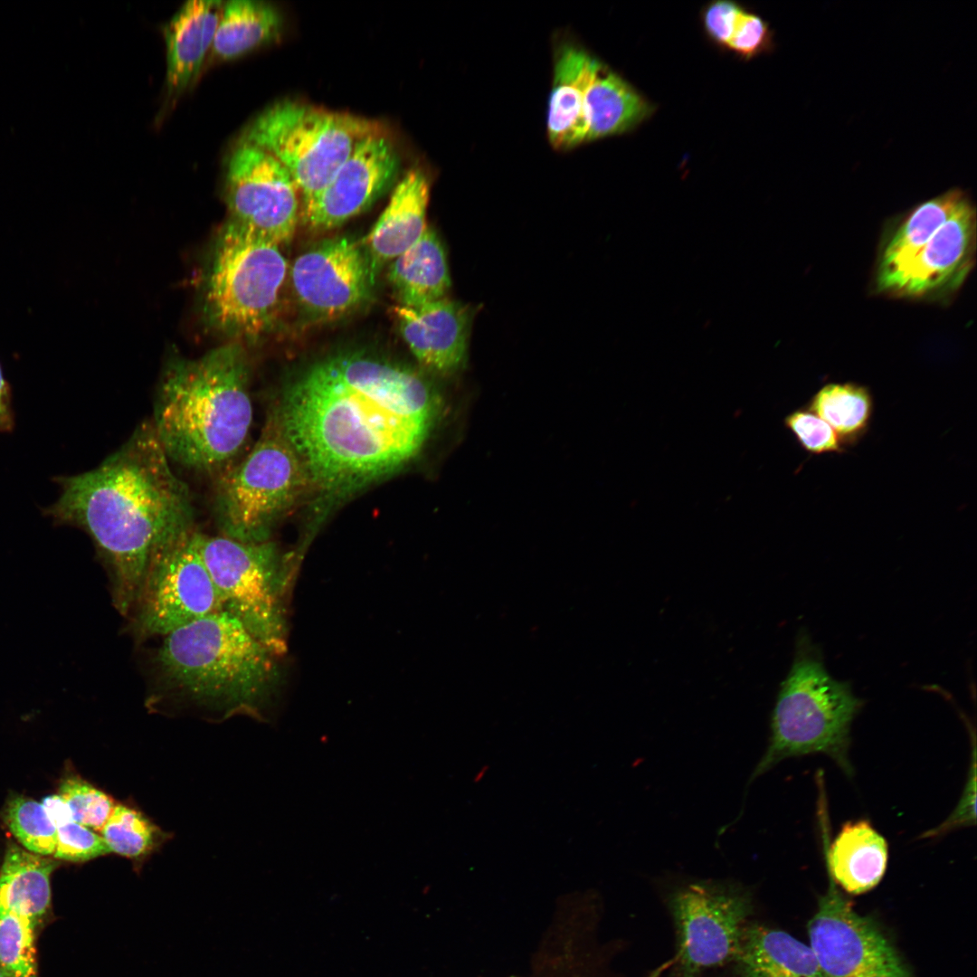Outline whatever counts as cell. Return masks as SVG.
<instances>
[{
    "mask_svg": "<svg viewBox=\"0 0 977 977\" xmlns=\"http://www.w3.org/2000/svg\"><path fill=\"white\" fill-rule=\"evenodd\" d=\"M440 409L417 372L364 353L312 365L275 407L312 488L340 497L391 474L422 449Z\"/></svg>",
    "mask_w": 977,
    "mask_h": 977,
    "instance_id": "cell-1",
    "label": "cell"
},
{
    "mask_svg": "<svg viewBox=\"0 0 977 977\" xmlns=\"http://www.w3.org/2000/svg\"><path fill=\"white\" fill-rule=\"evenodd\" d=\"M171 463L152 423L143 422L93 470L57 478L60 494L45 510L90 536L123 616L134 607L154 551L194 528L191 491Z\"/></svg>",
    "mask_w": 977,
    "mask_h": 977,
    "instance_id": "cell-2",
    "label": "cell"
},
{
    "mask_svg": "<svg viewBox=\"0 0 977 977\" xmlns=\"http://www.w3.org/2000/svg\"><path fill=\"white\" fill-rule=\"evenodd\" d=\"M276 654L222 610L163 637L152 658L153 709L262 719L281 681Z\"/></svg>",
    "mask_w": 977,
    "mask_h": 977,
    "instance_id": "cell-3",
    "label": "cell"
},
{
    "mask_svg": "<svg viewBox=\"0 0 977 977\" xmlns=\"http://www.w3.org/2000/svg\"><path fill=\"white\" fill-rule=\"evenodd\" d=\"M252 413L246 359L230 343L168 365L151 423L172 463L218 478L242 450Z\"/></svg>",
    "mask_w": 977,
    "mask_h": 977,
    "instance_id": "cell-4",
    "label": "cell"
},
{
    "mask_svg": "<svg viewBox=\"0 0 977 977\" xmlns=\"http://www.w3.org/2000/svg\"><path fill=\"white\" fill-rule=\"evenodd\" d=\"M862 705L849 682L829 674L809 637L800 636L772 715L769 745L748 785L786 758L812 754L829 756L853 775L850 727Z\"/></svg>",
    "mask_w": 977,
    "mask_h": 977,
    "instance_id": "cell-5",
    "label": "cell"
},
{
    "mask_svg": "<svg viewBox=\"0 0 977 977\" xmlns=\"http://www.w3.org/2000/svg\"><path fill=\"white\" fill-rule=\"evenodd\" d=\"M218 478L217 527L221 536L245 543L269 541L276 525L312 488L275 408L251 451Z\"/></svg>",
    "mask_w": 977,
    "mask_h": 977,
    "instance_id": "cell-6",
    "label": "cell"
},
{
    "mask_svg": "<svg viewBox=\"0 0 977 977\" xmlns=\"http://www.w3.org/2000/svg\"><path fill=\"white\" fill-rule=\"evenodd\" d=\"M382 129L362 117L284 100L255 118L241 139L264 149L289 171L300 194L302 213L356 143Z\"/></svg>",
    "mask_w": 977,
    "mask_h": 977,
    "instance_id": "cell-7",
    "label": "cell"
},
{
    "mask_svg": "<svg viewBox=\"0 0 977 977\" xmlns=\"http://www.w3.org/2000/svg\"><path fill=\"white\" fill-rule=\"evenodd\" d=\"M287 274L280 245L230 220L213 252L204 290L206 318L230 337L268 329Z\"/></svg>",
    "mask_w": 977,
    "mask_h": 977,
    "instance_id": "cell-8",
    "label": "cell"
},
{
    "mask_svg": "<svg viewBox=\"0 0 977 977\" xmlns=\"http://www.w3.org/2000/svg\"><path fill=\"white\" fill-rule=\"evenodd\" d=\"M222 608L277 656L288 648L289 564L270 540L245 543L197 531Z\"/></svg>",
    "mask_w": 977,
    "mask_h": 977,
    "instance_id": "cell-9",
    "label": "cell"
},
{
    "mask_svg": "<svg viewBox=\"0 0 977 977\" xmlns=\"http://www.w3.org/2000/svg\"><path fill=\"white\" fill-rule=\"evenodd\" d=\"M661 897L675 932L670 977H702L735 956L755 911L751 887L733 879L679 878Z\"/></svg>",
    "mask_w": 977,
    "mask_h": 977,
    "instance_id": "cell-10",
    "label": "cell"
},
{
    "mask_svg": "<svg viewBox=\"0 0 977 977\" xmlns=\"http://www.w3.org/2000/svg\"><path fill=\"white\" fill-rule=\"evenodd\" d=\"M196 533L195 528L187 531L152 554L129 613L130 629L138 639L164 637L223 610Z\"/></svg>",
    "mask_w": 977,
    "mask_h": 977,
    "instance_id": "cell-11",
    "label": "cell"
},
{
    "mask_svg": "<svg viewBox=\"0 0 977 977\" xmlns=\"http://www.w3.org/2000/svg\"><path fill=\"white\" fill-rule=\"evenodd\" d=\"M828 876V889L807 926L810 946L825 976L914 977L882 928L859 915Z\"/></svg>",
    "mask_w": 977,
    "mask_h": 977,
    "instance_id": "cell-12",
    "label": "cell"
},
{
    "mask_svg": "<svg viewBox=\"0 0 977 977\" xmlns=\"http://www.w3.org/2000/svg\"><path fill=\"white\" fill-rule=\"evenodd\" d=\"M225 195L231 220L278 245L291 240L300 194L289 171L270 153L241 139L226 163Z\"/></svg>",
    "mask_w": 977,
    "mask_h": 977,
    "instance_id": "cell-13",
    "label": "cell"
},
{
    "mask_svg": "<svg viewBox=\"0 0 977 977\" xmlns=\"http://www.w3.org/2000/svg\"><path fill=\"white\" fill-rule=\"evenodd\" d=\"M400 157L384 131L361 138L314 202L302 212L314 230L335 228L369 208L397 179Z\"/></svg>",
    "mask_w": 977,
    "mask_h": 977,
    "instance_id": "cell-14",
    "label": "cell"
},
{
    "mask_svg": "<svg viewBox=\"0 0 977 977\" xmlns=\"http://www.w3.org/2000/svg\"><path fill=\"white\" fill-rule=\"evenodd\" d=\"M290 276L301 305L324 318L355 309L374 285L362 245L346 237L325 241L300 254Z\"/></svg>",
    "mask_w": 977,
    "mask_h": 977,
    "instance_id": "cell-15",
    "label": "cell"
},
{
    "mask_svg": "<svg viewBox=\"0 0 977 977\" xmlns=\"http://www.w3.org/2000/svg\"><path fill=\"white\" fill-rule=\"evenodd\" d=\"M975 245L976 213L967 196L913 260L878 291L905 298L947 297L968 277Z\"/></svg>",
    "mask_w": 977,
    "mask_h": 977,
    "instance_id": "cell-16",
    "label": "cell"
},
{
    "mask_svg": "<svg viewBox=\"0 0 977 977\" xmlns=\"http://www.w3.org/2000/svg\"><path fill=\"white\" fill-rule=\"evenodd\" d=\"M400 333L424 367L451 374L467 359L470 310L447 297L417 308L393 307Z\"/></svg>",
    "mask_w": 977,
    "mask_h": 977,
    "instance_id": "cell-17",
    "label": "cell"
},
{
    "mask_svg": "<svg viewBox=\"0 0 977 977\" xmlns=\"http://www.w3.org/2000/svg\"><path fill=\"white\" fill-rule=\"evenodd\" d=\"M429 181L411 169L395 185L388 204L364 239L373 283L381 268L411 248L427 229Z\"/></svg>",
    "mask_w": 977,
    "mask_h": 977,
    "instance_id": "cell-18",
    "label": "cell"
},
{
    "mask_svg": "<svg viewBox=\"0 0 977 977\" xmlns=\"http://www.w3.org/2000/svg\"><path fill=\"white\" fill-rule=\"evenodd\" d=\"M601 63L574 43H564L556 49L546 116L547 136L556 149L586 142L584 99Z\"/></svg>",
    "mask_w": 977,
    "mask_h": 977,
    "instance_id": "cell-19",
    "label": "cell"
},
{
    "mask_svg": "<svg viewBox=\"0 0 977 977\" xmlns=\"http://www.w3.org/2000/svg\"><path fill=\"white\" fill-rule=\"evenodd\" d=\"M820 818L828 875L846 892L859 895L882 879L888 859L886 839L868 820L845 823L830 843L825 804L820 802Z\"/></svg>",
    "mask_w": 977,
    "mask_h": 977,
    "instance_id": "cell-20",
    "label": "cell"
},
{
    "mask_svg": "<svg viewBox=\"0 0 977 977\" xmlns=\"http://www.w3.org/2000/svg\"><path fill=\"white\" fill-rule=\"evenodd\" d=\"M721 977H826L810 945L751 920Z\"/></svg>",
    "mask_w": 977,
    "mask_h": 977,
    "instance_id": "cell-21",
    "label": "cell"
},
{
    "mask_svg": "<svg viewBox=\"0 0 977 977\" xmlns=\"http://www.w3.org/2000/svg\"><path fill=\"white\" fill-rule=\"evenodd\" d=\"M223 2L186 1L164 28L168 94L181 92L196 78L211 51Z\"/></svg>",
    "mask_w": 977,
    "mask_h": 977,
    "instance_id": "cell-22",
    "label": "cell"
},
{
    "mask_svg": "<svg viewBox=\"0 0 977 977\" xmlns=\"http://www.w3.org/2000/svg\"><path fill=\"white\" fill-rule=\"evenodd\" d=\"M654 110L634 87L601 63L584 99L586 142L632 130Z\"/></svg>",
    "mask_w": 977,
    "mask_h": 977,
    "instance_id": "cell-23",
    "label": "cell"
},
{
    "mask_svg": "<svg viewBox=\"0 0 977 977\" xmlns=\"http://www.w3.org/2000/svg\"><path fill=\"white\" fill-rule=\"evenodd\" d=\"M389 282L399 305L417 308L446 298L451 278L437 233L427 227L411 248L391 261Z\"/></svg>",
    "mask_w": 977,
    "mask_h": 977,
    "instance_id": "cell-24",
    "label": "cell"
},
{
    "mask_svg": "<svg viewBox=\"0 0 977 977\" xmlns=\"http://www.w3.org/2000/svg\"><path fill=\"white\" fill-rule=\"evenodd\" d=\"M57 865L10 842L0 868V912L38 924L50 906V877Z\"/></svg>",
    "mask_w": 977,
    "mask_h": 977,
    "instance_id": "cell-25",
    "label": "cell"
},
{
    "mask_svg": "<svg viewBox=\"0 0 977 977\" xmlns=\"http://www.w3.org/2000/svg\"><path fill=\"white\" fill-rule=\"evenodd\" d=\"M968 195L959 188L927 200L904 219L879 254L877 289L896 276Z\"/></svg>",
    "mask_w": 977,
    "mask_h": 977,
    "instance_id": "cell-26",
    "label": "cell"
},
{
    "mask_svg": "<svg viewBox=\"0 0 977 977\" xmlns=\"http://www.w3.org/2000/svg\"><path fill=\"white\" fill-rule=\"evenodd\" d=\"M282 29L280 13L258 0L223 2L212 53L221 60L240 57L274 41Z\"/></svg>",
    "mask_w": 977,
    "mask_h": 977,
    "instance_id": "cell-27",
    "label": "cell"
},
{
    "mask_svg": "<svg viewBox=\"0 0 977 977\" xmlns=\"http://www.w3.org/2000/svg\"><path fill=\"white\" fill-rule=\"evenodd\" d=\"M804 408L826 422L845 447L856 444L868 432L874 403L864 385L830 383L820 387Z\"/></svg>",
    "mask_w": 977,
    "mask_h": 977,
    "instance_id": "cell-28",
    "label": "cell"
},
{
    "mask_svg": "<svg viewBox=\"0 0 977 977\" xmlns=\"http://www.w3.org/2000/svg\"><path fill=\"white\" fill-rule=\"evenodd\" d=\"M100 835L109 853L130 859L138 868L167 839L143 812L121 803L116 804Z\"/></svg>",
    "mask_w": 977,
    "mask_h": 977,
    "instance_id": "cell-29",
    "label": "cell"
},
{
    "mask_svg": "<svg viewBox=\"0 0 977 977\" xmlns=\"http://www.w3.org/2000/svg\"><path fill=\"white\" fill-rule=\"evenodd\" d=\"M5 820L26 850L42 856L54 854L56 827L41 802L23 796L13 797L8 802Z\"/></svg>",
    "mask_w": 977,
    "mask_h": 977,
    "instance_id": "cell-30",
    "label": "cell"
},
{
    "mask_svg": "<svg viewBox=\"0 0 977 977\" xmlns=\"http://www.w3.org/2000/svg\"><path fill=\"white\" fill-rule=\"evenodd\" d=\"M36 926L27 918L0 912V970L5 977H38Z\"/></svg>",
    "mask_w": 977,
    "mask_h": 977,
    "instance_id": "cell-31",
    "label": "cell"
},
{
    "mask_svg": "<svg viewBox=\"0 0 977 977\" xmlns=\"http://www.w3.org/2000/svg\"><path fill=\"white\" fill-rule=\"evenodd\" d=\"M57 794L76 822L100 833L117 804L109 794L78 775L66 777Z\"/></svg>",
    "mask_w": 977,
    "mask_h": 977,
    "instance_id": "cell-32",
    "label": "cell"
},
{
    "mask_svg": "<svg viewBox=\"0 0 977 977\" xmlns=\"http://www.w3.org/2000/svg\"><path fill=\"white\" fill-rule=\"evenodd\" d=\"M57 830L55 858L83 862L109 854L100 834L76 822L71 811L52 820Z\"/></svg>",
    "mask_w": 977,
    "mask_h": 977,
    "instance_id": "cell-33",
    "label": "cell"
},
{
    "mask_svg": "<svg viewBox=\"0 0 977 977\" xmlns=\"http://www.w3.org/2000/svg\"><path fill=\"white\" fill-rule=\"evenodd\" d=\"M785 427L792 433L801 447L811 454L842 453L835 431L822 419L805 408L798 409L784 418Z\"/></svg>",
    "mask_w": 977,
    "mask_h": 977,
    "instance_id": "cell-34",
    "label": "cell"
},
{
    "mask_svg": "<svg viewBox=\"0 0 977 977\" xmlns=\"http://www.w3.org/2000/svg\"><path fill=\"white\" fill-rule=\"evenodd\" d=\"M773 32L760 15L745 9L726 49L751 60L773 49Z\"/></svg>",
    "mask_w": 977,
    "mask_h": 977,
    "instance_id": "cell-35",
    "label": "cell"
},
{
    "mask_svg": "<svg viewBox=\"0 0 977 977\" xmlns=\"http://www.w3.org/2000/svg\"><path fill=\"white\" fill-rule=\"evenodd\" d=\"M745 8L731 0H716L704 7L701 14L703 28L709 39L718 46L726 47Z\"/></svg>",
    "mask_w": 977,
    "mask_h": 977,
    "instance_id": "cell-36",
    "label": "cell"
},
{
    "mask_svg": "<svg viewBox=\"0 0 977 977\" xmlns=\"http://www.w3.org/2000/svg\"><path fill=\"white\" fill-rule=\"evenodd\" d=\"M976 747L975 739L972 742L971 767L968 778L962 794L953 811L949 817L935 828L925 831L922 838H936L947 832L962 827L975 825L976 823Z\"/></svg>",
    "mask_w": 977,
    "mask_h": 977,
    "instance_id": "cell-37",
    "label": "cell"
},
{
    "mask_svg": "<svg viewBox=\"0 0 977 977\" xmlns=\"http://www.w3.org/2000/svg\"><path fill=\"white\" fill-rule=\"evenodd\" d=\"M14 427L10 385L5 378L0 364V432H10Z\"/></svg>",
    "mask_w": 977,
    "mask_h": 977,
    "instance_id": "cell-38",
    "label": "cell"
},
{
    "mask_svg": "<svg viewBox=\"0 0 977 977\" xmlns=\"http://www.w3.org/2000/svg\"><path fill=\"white\" fill-rule=\"evenodd\" d=\"M488 769H489V766H488V765H483V766H482V767H481V768H480V769H479V771H478V772L476 773V774L474 775V778H473V782H474L475 783H479V782H480V781H481V780H482V779L484 778V776H485V775H486V773H488Z\"/></svg>",
    "mask_w": 977,
    "mask_h": 977,
    "instance_id": "cell-39",
    "label": "cell"
},
{
    "mask_svg": "<svg viewBox=\"0 0 977 977\" xmlns=\"http://www.w3.org/2000/svg\"><path fill=\"white\" fill-rule=\"evenodd\" d=\"M0 977H4V975H3L2 972H1V970H0Z\"/></svg>",
    "mask_w": 977,
    "mask_h": 977,
    "instance_id": "cell-40",
    "label": "cell"
}]
</instances>
